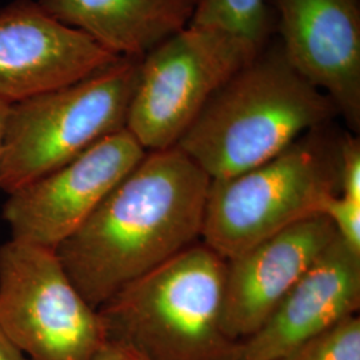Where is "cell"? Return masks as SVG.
<instances>
[{
	"label": "cell",
	"instance_id": "obj_1",
	"mask_svg": "<svg viewBox=\"0 0 360 360\" xmlns=\"http://www.w3.org/2000/svg\"><path fill=\"white\" fill-rule=\"evenodd\" d=\"M210 184L178 147L150 151L55 250L92 309L196 245Z\"/></svg>",
	"mask_w": 360,
	"mask_h": 360
},
{
	"label": "cell",
	"instance_id": "obj_2",
	"mask_svg": "<svg viewBox=\"0 0 360 360\" xmlns=\"http://www.w3.org/2000/svg\"><path fill=\"white\" fill-rule=\"evenodd\" d=\"M336 116L330 98L296 71L274 37L215 91L175 147L211 180L227 179Z\"/></svg>",
	"mask_w": 360,
	"mask_h": 360
},
{
	"label": "cell",
	"instance_id": "obj_3",
	"mask_svg": "<svg viewBox=\"0 0 360 360\" xmlns=\"http://www.w3.org/2000/svg\"><path fill=\"white\" fill-rule=\"evenodd\" d=\"M226 260L196 243L126 285L101 309L108 339L147 360H235L221 326Z\"/></svg>",
	"mask_w": 360,
	"mask_h": 360
},
{
	"label": "cell",
	"instance_id": "obj_4",
	"mask_svg": "<svg viewBox=\"0 0 360 360\" xmlns=\"http://www.w3.org/2000/svg\"><path fill=\"white\" fill-rule=\"evenodd\" d=\"M334 123L311 129L270 160L227 179L211 180L203 245L230 260L302 220L322 215L340 193Z\"/></svg>",
	"mask_w": 360,
	"mask_h": 360
},
{
	"label": "cell",
	"instance_id": "obj_5",
	"mask_svg": "<svg viewBox=\"0 0 360 360\" xmlns=\"http://www.w3.org/2000/svg\"><path fill=\"white\" fill-rule=\"evenodd\" d=\"M141 60L119 58L75 83L10 104L0 190L10 195L126 129Z\"/></svg>",
	"mask_w": 360,
	"mask_h": 360
},
{
	"label": "cell",
	"instance_id": "obj_6",
	"mask_svg": "<svg viewBox=\"0 0 360 360\" xmlns=\"http://www.w3.org/2000/svg\"><path fill=\"white\" fill-rule=\"evenodd\" d=\"M259 51L230 32L186 27L143 56L126 129L147 153L175 147L215 91Z\"/></svg>",
	"mask_w": 360,
	"mask_h": 360
},
{
	"label": "cell",
	"instance_id": "obj_7",
	"mask_svg": "<svg viewBox=\"0 0 360 360\" xmlns=\"http://www.w3.org/2000/svg\"><path fill=\"white\" fill-rule=\"evenodd\" d=\"M0 328L28 360H94L108 340L56 252L13 239L0 247Z\"/></svg>",
	"mask_w": 360,
	"mask_h": 360
},
{
	"label": "cell",
	"instance_id": "obj_8",
	"mask_svg": "<svg viewBox=\"0 0 360 360\" xmlns=\"http://www.w3.org/2000/svg\"><path fill=\"white\" fill-rule=\"evenodd\" d=\"M147 151L122 129L65 166L10 193L3 219L11 239L56 250L136 167Z\"/></svg>",
	"mask_w": 360,
	"mask_h": 360
},
{
	"label": "cell",
	"instance_id": "obj_9",
	"mask_svg": "<svg viewBox=\"0 0 360 360\" xmlns=\"http://www.w3.org/2000/svg\"><path fill=\"white\" fill-rule=\"evenodd\" d=\"M287 60L360 131L359 0H267Z\"/></svg>",
	"mask_w": 360,
	"mask_h": 360
},
{
	"label": "cell",
	"instance_id": "obj_10",
	"mask_svg": "<svg viewBox=\"0 0 360 360\" xmlns=\"http://www.w3.org/2000/svg\"><path fill=\"white\" fill-rule=\"evenodd\" d=\"M116 59L37 0H13L0 10V99L8 103L75 83Z\"/></svg>",
	"mask_w": 360,
	"mask_h": 360
},
{
	"label": "cell",
	"instance_id": "obj_11",
	"mask_svg": "<svg viewBox=\"0 0 360 360\" xmlns=\"http://www.w3.org/2000/svg\"><path fill=\"white\" fill-rule=\"evenodd\" d=\"M335 236L330 219L316 215L226 260L221 326L232 342L257 333Z\"/></svg>",
	"mask_w": 360,
	"mask_h": 360
},
{
	"label": "cell",
	"instance_id": "obj_12",
	"mask_svg": "<svg viewBox=\"0 0 360 360\" xmlns=\"http://www.w3.org/2000/svg\"><path fill=\"white\" fill-rule=\"evenodd\" d=\"M359 309L360 255L336 235L257 333L238 343L235 360L278 359Z\"/></svg>",
	"mask_w": 360,
	"mask_h": 360
},
{
	"label": "cell",
	"instance_id": "obj_13",
	"mask_svg": "<svg viewBox=\"0 0 360 360\" xmlns=\"http://www.w3.org/2000/svg\"><path fill=\"white\" fill-rule=\"evenodd\" d=\"M65 26L119 58H143L190 26L198 0H37Z\"/></svg>",
	"mask_w": 360,
	"mask_h": 360
},
{
	"label": "cell",
	"instance_id": "obj_14",
	"mask_svg": "<svg viewBox=\"0 0 360 360\" xmlns=\"http://www.w3.org/2000/svg\"><path fill=\"white\" fill-rule=\"evenodd\" d=\"M190 25L230 32L259 50L275 35L267 0H198Z\"/></svg>",
	"mask_w": 360,
	"mask_h": 360
},
{
	"label": "cell",
	"instance_id": "obj_15",
	"mask_svg": "<svg viewBox=\"0 0 360 360\" xmlns=\"http://www.w3.org/2000/svg\"><path fill=\"white\" fill-rule=\"evenodd\" d=\"M275 360H360L359 316H349Z\"/></svg>",
	"mask_w": 360,
	"mask_h": 360
},
{
	"label": "cell",
	"instance_id": "obj_16",
	"mask_svg": "<svg viewBox=\"0 0 360 360\" xmlns=\"http://www.w3.org/2000/svg\"><path fill=\"white\" fill-rule=\"evenodd\" d=\"M322 215L330 219L336 235L360 255V203L339 193L326 199Z\"/></svg>",
	"mask_w": 360,
	"mask_h": 360
},
{
	"label": "cell",
	"instance_id": "obj_17",
	"mask_svg": "<svg viewBox=\"0 0 360 360\" xmlns=\"http://www.w3.org/2000/svg\"><path fill=\"white\" fill-rule=\"evenodd\" d=\"M339 195L360 203V139L348 129L339 142Z\"/></svg>",
	"mask_w": 360,
	"mask_h": 360
},
{
	"label": "cell",
	"instance_id": "obj_18",
	"mask_svg": "<svg viewBox=\"0 0 360 360\" xmlns=\"http://www.w3.org/2000/svg\"><path fill=\"white\" fill-rule=\"evenodd\" d=\"M94 360H147L139 351L127 343L108 339Z\"/></svg>",
	"mask_w": 360,
	"mask_h": 360
},
{
	"label": "cell",
	"instance_id": "obj_19",
	"mask_svg": "<svg viewBox=\"0 0 360 360\" xmlns=\"http://www.w3.org/2000/svg\"><path fill=\"white\" fill-rule=\"evenodd\" d=\"M0 360H28L0 328Z\"/></svg>",
	"mask_w": 360,
	"mask_h": 360
},
{
	"label": "cell",
	"instance_id": "obj_20",
	"mask_svg": "<svg viewBox=\"0 0 360 360\" xmlns=\"http://www.w3.org/2000/svg\"><path fill=\"white\" fill-rule=\"evenodd\" d=\"M10 104L3 99H0V151H1V141H3V132H4V124H6V117L8 114Z\"/></svg>",
	"mask_w": 360,
	"mask_h": 360
}]
</instances>
